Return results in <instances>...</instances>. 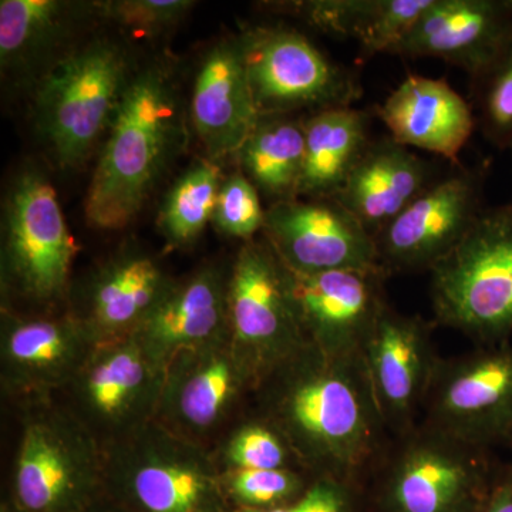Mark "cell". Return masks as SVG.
<instances>
[{"label":"cell","mask_w":512,"mask_h":512,"mask_svg":"<svg viewBox=\"0 0 512 512\" xmlns=\"http://www.w3.org/2000/svg\"><path fill=\"white\" fill-rule=\"evenodd\" d=\"M97 345L82 319H9L2 338L6 383L28 394L72 383Z\"/></svg>","instance_id":"cell-22"},{"label":"cell","mask_w":512,"mask_h":512,"mask_svg":"<svg viewBox=\"0 0 512 512\" xmlns=\"http://www.w3.org/2000/svg\"><path fill=\"white\" fill-rule=\"evenodd\" d=\"M366 484L343 478L315 477L305 493L292 503L268 510L229 508L225 512H365Z\"/></svg>","instance_id":"cell-35"},{"label":"cell","mask_w":512,"mask_h":512,"mask_svg":"<svg viewBox=\"0 0 512 512\" xmlns=\"http://www.w3.org/2000/svg\"><path fill=\"white\" fill-rule=\"evenodd\" d=\"M512 205V204H511Z\"/></svg>","instance_id":"cell-40"},{"label":"cell","mask_w":512,"mask_h":512,"mask_svg":"<svg viewBox=\"0 0 512 512\" xmlns=\"http://www.w3.org/2000/svg\"><path fill=\"white\" fill-rule=\"evenodd\" d=\"M67 3L59 0L0 2V62L23 69L56 45L69 23Z\"/></svg>","instance_id":"cell-28"},{"label":"cell","mask_w":512,"mask_h":512,"mask_svg":"<svg viewBox=\"0 0 512 512\" xmlns=\"http://www.w3.org/2000/svg\"><path fill=\"white\" fill-rule=\"evenodd\" d=\"M168 281L154 259L128 255L97 276L89 311L82 319L96 339L106 343L128 338L167 291Z\"/></svg>","instance_id":"cell-26"},{"label":"cell","mask_w":512,"mask_h":512,"mask_svg":"<svg viewBox=\"0 0 512 512\" xmlns=\"http://www.w3.org/2000/svg\"><path fill=\"white\" fill-rule=\"evenodd\" d=\"M225 457L228 468H301L284 437L264 419L251 421L239 427L228 441Z\"/></svg>","instance_id":"cell-33"},{"label":"cell","mask_w":512,"mask_h":512,"mask_svg":"<svg viewBox=\"0 0 512 512\" xmlns=\"http://www.w3.org/2000/svg\"><path fill=\"white\" fill-rule=\"evenodd\" d=\"M511 36L512 0H431L389 55L440 59L473 79Z\"/></svg>","instance_id":"cell-16"},{"label":"cell","mask_w":512,"mask_h":512,"mask_svg":"<svg viewBox=\"0 0 512 512\" xmlns=\"http://www.w3.org/2000/svg\"><path fill=\"white\" fill-rule=\"evenodd\" d=\"M228 319L232 345L254 376L255 386L308 345L293 308L285 266L264 237L245 242L235 258L229 272Z\"/></svg>","instance_id":"cell-8"},{"label":"cell","mask_w":512,"mask_h":512,"mask_svg":"<svg viewBox=\"0 0 512 512\" xmlns=\"http://www.w3.org/2000/svg\"><path fill=\"white\" fill-rule=\"evenodd\" d=\"M222 171L215 161L202 158L185 171L171 190L158 215V227L174 247L195 241L214 217Z\"/></svg>","instance_id":"cell-29"},{"label":"cell","mask_w":512,"mask_h":512,"mask_svg":"<svg viewBox=\"0 0 512 512\" xmlns=\"http://www.w3.org/2000/svg\"><path fill=\"white\" fill-rule=\"evenodd\" d=\"M369 111L335 107L305 119V158L298 198H335L372 137Z\"/></svg>","instance_id":"cell-25"},{"label":"cell","mask_w":512,"mask_h":512,"mask_svg":"<svg viewBox=\"0 0 512 512\" xmlns=\"http://www.w3.org/2000/svg\"><path fill=\"white\" fill-rule=\"evenodd\" d=\"M440 177L430 161L387 134L372 138L335 200L375 238Z\"/></svg>","instance_id":"cell-23"},{"label":"cell","mask_w":512,"mask_h":512,"mask_svg":"<svg viewBox=\"0 0 512 512\" xmlns=\"http://www.w3.org/2000/svg\"><path fill=\"white\" fill-rule=\"evenodd\" d=\"M471 89L478 130L491 146L512 153V36L471 79Z\"/></svg>","instance_id":"cell-30"},{"label":"cell","mask_w":512,"mask_h":512,"mask_svg":"<svg viewBox=\"0 0 512 512\" xmlns=\"http://www.w3.org/2000/svg\"><path fill=\"white\" fill-rule=\"evenodd\" d=\"M120 504L131 512H225L229 503L200 448L161 423L137 427L111 464Z\"/></svg>","instance_id":"cell-6"},{"label":"cell","mask_w":512,"mask_h":512,"mask_svg":"<svg viewBox=\"0 0 512 512\" xmlns=\"http://www.w3.org/2000/svg\"><path fill=\"white\" fill-rule=\"evenodd\" d=\"M431 0H296L266 3L329 35L355 40L367 56L387 53L399 43Z\"/></svg>","instance_id":"cell-24"},{"label":"cell","mask_w":512,"mask_h":512,"mask_svg":"<svg viewBox=\"0 0 512 512\" xmlns=\"http://www.w3.org/2000/svg\"><path fill=\"white\" fill-rule=\"evenodd\" d=\"M507 444H508V446L512 447V434H511L510 439H508Z\"/></svg>","instance_id":"cell-39"},{"label":"cell","mask_w":512,"mask_h":512,"mask_svg":"<svg viewBox=\"0 0 512 512\" xmlns=\"http://www.w3.org/2000/svg\"><path fill=\"white\" fill-rule=\"evenodd\" d=\"M389 136L407 148L460 164V154L477 130L473 104L444 79L410 74L375 107Z\"/></svg>","instance_id":"cell-20"},{"label":"cell","mask_w":512,"mask_h":512,"mask_svg":"<svg viewBox=\"0 0 512 512\" xmlns=\"http://www.w3.org/2000/svg\"><path fill=\"white\" fill-rule=\"evenodd\" d=\"M239 42L259 116L352 107L362 96L355 74L298 30L262 26L247 30Z\"/></svg>","instance_id":"cell-7"},{"label":"cell","mask_w":512,"mask_h":512,"mask_svg":"<svg viewBox=\"0 0 512 512\" xmlns=\"http://www.w3.org/2000/svg\"><path fill=\"white\" fill-rule=\"evenodd\" d=\"M191 119L210 160L235 157L258 123L239 39L224 40L202 62L192 90Z\"/></svg>","instance_id":"cell-21"},{"label":"cell","mask_w":512,"mask_h":512,"mask_svg":"<svg viewBox=\"0 0 512 512\" xmlns=\"http://www.w3.org/2000/svg\"><path fill=\"white\" fill-rule=\"evenodd\" d=\"M173 84L157 67L131 77L86 197L93 227L120 229L140 212L174 156L183 121Z\"/></svg>","instance_id":"cell-2"},{"label":"cell","mask_w":512,"mask_h":512,"mask_svg":"<svg viewBox=\"0 0 512 512\" xmlns=\"http://www.w3.org/2000/svg\"><path fill=\"white\" fill-rule=\"evenodd\" d=\"M261 419L312 476L365 483L392 441L363 356H333L308 343L255 386Z\"/></svg>","instance_id":"cell-1"},{"label":"cell","mask_w":512,"mask_h":512,"mask_svg":"<svg viewBox=\"0 0 512 512\" xmlns=\"http://www.w3.org/2000/svg\"><path fill=\"white\" fill-rule=\"evenodd\" d=\"M262 237L295 274L379 268L375 238L335 198L269 205Z\"/></svg>","instance_id":"cell-14"},{"label":"cell","mask_w":512,"mask_h":512,"mask_svg":"<svg viewBox=\"0 0 512 512\" xmlns=\"http://www.w3.org/2000/svg\"><path fill=\"white\" fill-rule=\"evenodd\" d=\"M286 278L308 343L333 356H362L377 318L389 303L382 269L319 274H295L286 269Z\"/></svg>","instance_id":"cell-15"},{"label":"cell","mask_w":512,"mask_h":512,"mask_svg":"<svg viewBox=\"0 0 512 512\" xmlns=\"http://www.w3.org/2000/svg\"><path fill=\"white\" fill-rule=\"evenodd\" d=\"M86 512H131L130 510H127L124 505H117V504H100L99 501H97L96 504L92 505V507L89 508Z\"/></svg>","instance_id":"cell-37"},{"label":"cell","mask_w":512,"mask_h":512,"mask_svg":"<svg viewBox=\"0 0 512 512\" xmlns=\"http://www.w3.org/2000/svg\"><path fill=\"white\" fill-rule=\"evenodd\" d=\"M433 325L387 303L363 348L370 386L392 439L420 423L440 359L434 349Z\"/></svg>","instance_id":"cell-13"},{"label":"cell","mask_w":512,"mask_h":512,"mask_svg":"<svg viewBox=\"0 0 512 512\" xmlns=\"http://www.w3.org/2000/svg\"><path fill=\"white\" fill-rule=\"evenodd\" d=\"M3 271L23 298L47 303L60 298L77 254L55 188L43 175H20L6 202Z\"/></svg>","instance_id":"cell-12"},{"label":"cell","mask_w":512,"mask_h":512,"mask_svg":"<svg viewBox=\"0 0 512 512\" xmlns=\"http://www.w3.org/2000/svg\"><path fill=\"white\" fill-rule=\"evenodd\" d=\"M434 325L456 330L480 348L512 333V205L485 208L466 238L434 266Z\"/></svg>","instance_id":"cell-4"},{"label":"cell","mask_w":512,"mask_h":512,"mask_svg":"<svg viewBox=\"0 0 512 512\" xmlns=\"http://www.w3.org/2000/svg\"><path fill=\"white\" fill-rule=\"evenodd\" d=\"M248 387H255L254 376L228 336L184 350L171 360L164 370L156 413L177 427L178 433H202L210 430Z\"/></svg>","instance_id":"cell-17"},{"label":"cell","mask_w":512,"mask_h":512,"mask_svg":"<svg viewBox=\"0 0 512 512\" xmlns=\"http://www.w3.org/2000/svg\"><path fill=\"white\" fill-rule=\"evenodd\" d=\"M2 512H22V511H19V510L12 511V510H10V508H8V507H3V508H2Z\"/></svg>","instance_id":"cell-38"},{"label":"cell","mask_w":512,"mask_h":512,"mask_svg":"<svg viewBox=\"0 0 512 512\" xmlns=\"http://www.w3.org/2000/svg\"><path fill=\"white\" fill-rule=\"evenodd\" d=\"M312 474L301 468L244 470L228 468L221 481L232 508L268 510L292 503L312 483Z\"/></svg>","instance_id":"cell-31"},{"label":"cell","mask_w":512,"mask_h":512,"mask_svg":"<svg viewBox=\"0 0 512 512\" xmlns=\"http://www.w3.org/2000/svg\"><path fill=\"white\" fill-rule=\"evenodd\" d=\"M420 423L488 450L507 443L512 434V346L440 357Z\"/></svg>","instance_id":"cell-9"},{"label":"cell","mask_w":512,"mask_h":512,"mask_svg":"<svg viewBox=\"0 0 512 512\" xmlns=\"http://www.w3.org/2000/svg\"><path fill=\"white\" fill-rule=\"evenodd\" d=\"M498 473L488 448L419 423L390 441L366 495L376 512H481Z\"/></svg>","instance_id":"cell-3"},{"label":"cell","mask_w":512,"mask_h":512,"mask_svg":"<svg viewBox=\"0 0 512 512\" xmlns=\"http://www.w3.org/2000/svg\"><path fill=\"white\" fill-rule=\"evenodd\" d=\"M265 215L261 194L241 170L224 178L212 217L215 227L228 237L254 241L264 231Z\"/></svg>","instance_id":"cell-32"},{"label":"cell","mask_w":512,"mask_h":512,"mask_svg":"<svg viewBox=\"0 0 512 512\" xmlns=\"http://www.w3.org/2000/svg\"><path fill=\"white\" fill-rule=\"evenodd\" d=\"M235 158L269 205L295 200L305 158V119L293 114L259 116Z\"/></svg>","instance_id":"cell-27"},{"label":"cell","mask_w":512,"mask_h":512,"mask_svg":"<svg viewBox=\"0 0 512 512\" xmlns=\"http://www.w3.org/2000/svg\"><path fill=\"white\" fill-rule=\"evenodd\" d=\"M229 274L205 268L171 282L160 301L133 333L154 366L165 367L181 352L231 336L228 319Z\"/></svg>","instance_id":"cell-19"},{"label":"cell","mask_w":512,"mask_h":512,"mask_svg":"<svg viewBox=\"0 0 512 512\" xmlns=\"http://www.w3.org/2000/svg\"><path fill=\"white\" fill-rule=\"evenodd\" d=\"M485 164L453 165L375 237L387 278L430 272L466 238L484 207Z\"/></svg>","instance_id":"cell-11"},{"label":"cell","mask_w":512,"mask_h":512,"mask_svg":"<svg viewBox=\"0 0 512 512\" xmlns=\"http://www.w3.org/2000/svg\"><path fill=\"white\" fill-rule=\"evenodd\" d=\"M164 373L133 335L100 343L72 383L87 417L106 429H137L156 413Z\"/></svg>","instance_id":"cell-18"},{"label":"cell","mask_w":512,"mask_h":512,"mask_svg":"<svg viewBox=\"0 0 512 512\" xmlns=\"http://www.w3.org/2000/svg\"><path fill=\"white\" fill-rule=\"evenodd\" d=\"M104 470L89 431L59 412L26 421L15 467L22 512H86L99 501Z\"/></svg>","instance_id":"cell-10"},{"label":"cell","mask_w":512,"mask_h":512,"mask_svg":"<svg viewBox=\"0 0 512 512\" xmlns=\"http://www.w3.org/2000/svg\"><path fill=\"white\" fill-rule=\"evenodd\" d=\"M481 512H512V464L500 468Z\"/></svg>","instance_id":"cell-36"},{"label":"cell","mask_w":512,"mask_h":512,"mask_svg":"<svg viewBox=\"0 0 512 512\" xmlns=\"http://www.w3.org/2000/svg\"><path fill=\"white\" fill-rule=\"evenodd\" d=\"M190 0H111L94 3L100 18L141 36H156L177 25L194 6Z\"/></svg>","instance_id":"cell-34"},{"label":"cell","mask_w":512,"mask_h":512,"mask_svg":"<svg viewBox=\"0 0 512 512\" xmlns=\"http://www.w3.org/2000/svg\"><path fill=\"white\" fill-rule=\"evenodd\" d=\"M128 77L116 43L94 40L53 64L36 90L35 116L62 168L82 164L119 109Z\"/></svg>","instance_id":"cell-5"}]
</instances>
